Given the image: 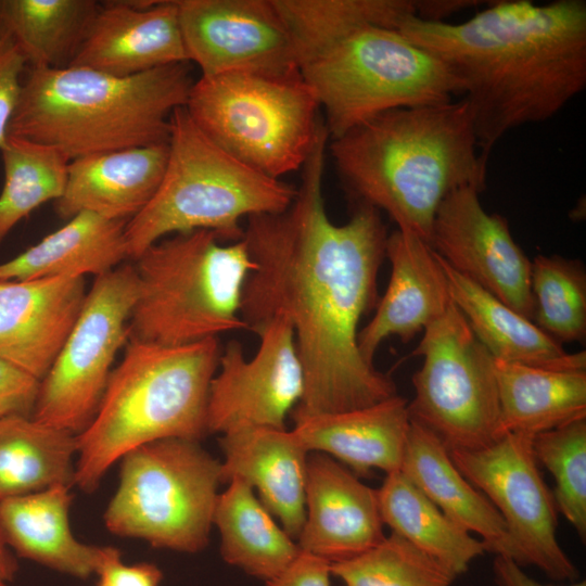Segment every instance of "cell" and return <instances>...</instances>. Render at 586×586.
Returning a JSON list of instances; mask_svg holds the SVG:
<instances>
[{"label":"cell","mask_w":586,"mask_h":586,"mask_svg":"<svg viewBox=\"0 0 586 586\" xmlns=\"http://www.w3.org/2000/svg\"><path fill=\"white\" fill-rule=\"evenodd\" d=\"M329 138L323 125L289 207L249 217L243 233L255 263L241 303L246 329L257 333L281 316L294 331L305 388L292 419L397 395L393 380L364 359L357 343L361 317L379 302L388 234L380 211L362 202L342 225L329 218L322 192Z\"/></svg>","instance_id":"1"},{"label":"cell","mask_w":586,"mask_h":586,"mask_svg":"<svg viewBox=\"0 0 586 586\" xmlns=\"http://www.w3.org/2000/svg\"><path fill=\"white\" fill-rule=\"evenodd\" d=\"M441 60L469 105L484 160L509 131L557 115L586 87V2L494 1L461 23L398 25Z\"/></svg>","instance_id":"2"},{"label":"cell","mask_w":586,"mask_h":586,"mask_svg":"<svg viewBox=\"0 0 586 586\" xmlns=\"http://www.w3.org/2000/svg\"><path fill=\"white\" fill-rule=\"evenodd\" d=\"M330 152L362 203L428 243L446 198L486 187L487 161L464 99L384 112L333 139Z\"/></svg>","instance_id":"3"},{"label":"cell","mask_w":586,"mask_h":586,"mask_svg":"<svg viewBox=\"0 0 586 586\" xmlns=\"http://www.w3.org/2000/svg\"><path fill=\"white\" fill-rule=\"evenodd\" d=\"M194 81L190 62L128 77L26 67L8 136L55 146L69 161L166 143Z\"/></svg>","instance_id":"4"},{"label":"cell","mask_w":586,"mask_h":586,"mask_svg":"<svg viewBox=\"0 0 586 586\" xmlns=\"http://www.w3.org/2000/svg\"><path fill=\"white\" fill-rule=\"evenodd\" d=\"M218 339L183 345L128 340L98 410L76 435L74 484L86 493L130 450L164 438L199 441L209 385L219 362Z\"/></svg>","instance_id":"5"},{"label":"cell","mask_w":586,"mask_h":586,"mask_svg":"<svg viewBox=\"0 0 586 586\" xmlns=\"http://www.w3.org/2000/svg\"><path fill=\"white\" fill-rule=\"evenodd\" d=\"M296 188L247 166L214 143L184 106L171 116L168 160L149 204L126 222L128 256L137 258L155 242L194 230L216 233L225 243L242 240V219L278 214Z\"/></svg>","instance_id":"6"},{"label":"cell","mask_w":586,"mask_h":586,"mask_svg":"<svg viewBox=\"0 0 586 586\" xmlns=\"http://www.w3.org/2000/svg\"><path fill=\"white\" fill-rule=\"evenodd\" d=\"M133 262L129 340L183 345L246 329L241 303L255 263L243 238L225 243L208 230L171 234Z\"/></svg>","instance_id":"7"},{"label":"cell","mask_w":586,"mask_h":586,"mask_svg":"<svg viewBox=\"0 0 586 586\" xmlns=\"http://www.w3.org/2000/svg\"><path fill=\"white\" fill-rule=\"evenodd\" d=\"M297 65L332 140L384 112L446 103L460 93L441 60L398 29L377 24L301 52Z\"/></svg>","instance_id":"8"},{"label":"cell","mask_w":586,"mask_h":586,"mask_svg":"<svg viewBox=\"0 0 586 586\" xmlns=\"http://www.w3.org/2000/svg\"><path fill=\"white\" fill-rule=\"evenodd\" d=\"M184 107L219 148L275 179L302 169L323 126L298 69L200 76Z\"/></svg>","instance_id":"9"},{"label":"cell","mask_w":586,"mask_h":586,"mask_svg":"<svg viewBox=\"0 0 586 586\" xmlns=\"http://www.w3.org/2000/svg\"><path fill=\"white\" fill-rule=\"evenodd\" d=\"M120 460L118 487L103 517L106 528L155 548L203 550L222 483L221 461L186 438L154 441Z\"/></svg>","instance_id":"10"},{"label":"cell","mask_w":586,"mask_h":586,"mask_svg":"<svg viewBox=\"0 0 586 586\" xmlns=\"http://www.w3.org/2000/svg\"><path fill=\"white\" fill-rule=\"evenodd\" d=\"M413 355L423 362L412 377L410 419L435 434L448 451L477 449L496 441L494 357L454 303L423 331Z\"/></svg>","instance_id":"11"},{"label":"cell","mask_w":586,"mask_h":586,"mask_svg":"<svg viewBox=\"0 0 586 586\" xmlns=\"http://www.w3.org/2000/svg\"><path fill=\"white\" fill-rule=\"evenodd\" d=\"M133 265L95 277L77 320L39 383L31 417L50 426L82 432L103 397L112 365L129 340L137 300Z\"/></svg>","instance_id":"12"},{"label":"cell","mask_w":586,"mask_h":586,"mask_svg":"<svg viewBox=\"0 0 586 586\" xmlns=\"http://www.w3.org/2000/svg\"><path fill=\"white\" fill-rule=\"evenodd\" d=\"M533 438L508 433L482 448L449 455L502 518L519 565L535 566L555 581L574 582L579 572L558 542V510L539 472Z\"/></svg>","instance_id":"13"},{"label":"cell","mask_w":586,"mask_h":586,"mask_svg":"<svg viewBox=\"0 0 586 586\" xmlns=\"http://www.w3.org/2000/svg\"><path fill=\"white\" fill-rule=\"evenodd\" d=\"M260 344L251 359L231 341L220 352L207 402L208 433L243 428L285 429L301 402L305 378L291 323L277 316L257 332Z\"/></svg>","instance_id":"14"},{"label":"cell","mask_w":586,"mask_h":586,"mask_svg":"<svg viewBox=\"0 0 586 586\" xmlns=\"http://www.w3.org/2000/svg\"><path fill=\"white\" fill-rule=\"evenodd\" d=\"M176 4L188 61L196 64L200 76L298 69L291 34L275 0H176Z\"/></svg>","instance_id":"15"},{"label":"cell","mask_w":586,"mask_h":586,"mask_svg":"<svg viewBox=\"0 0 586 586\" xmlns=\"http://www.w3.org/2000/svg\"><path fill=\"white\" fill-rule=\"evenodd\" d=\"M480 193L464 188L446 198L429 244L454 271L533 321L532 260L514 241L508 220L484 209Z\"/></svg>","instance_id":"16"},{"label":"cell","mask_w":586,"mask_h":586,"mask_svg":"<svg viewBox=\"0 0 586 586\" xmlns=\"http://www.w3.org/2000/svg\"><path fill=\"white\" fill-rule=\"evenodd\" d=\"M383 526L378 491L334 458L310 453L305 521L296 539L301 550L330 563L343 561L379 544Z\"/></svg>","instance_id":"17"},{"label":"cell","mask_w":586,"mask_h":586,"mask_svg":"<svg viewBox=\"0 0 586 586\" xmlns=\"http://www.w3.org/2000/svg\"><path fill=\"white\" fill-rule=\"evenodd\" d=\"M189 62L176 0L101 2L69 66L117 77Z\"/></svg>","instance_id":"18"},{"label":"cell","mask_w":586,"mask_h":586,"mask_svg":"<svg viewBox=\"0 0 586 586\" xmlns=\"http://www.w3.org/2000/svg\"><path fill=\"white\" fill-rule=\"evenodd\" d=\"M87 292L84 277L0 281V359L41 381Z\"/></svg>","instance_id":"19"},{"label":"cell","mask_w":586,"mask_h":586,"mask_svg":"<svg viewBox=\"0 0 586 586\" xmlns=\"http://www.w3.org/2000/svg\"><path fill=\"white\" fill-rule=\"evenodd\" d=\"M385 257L391 264L387 288L357 336L359 352L370 365L385 339L409 342L453 305L442 259L425 240L397 229L387 237Z\"/></svg>","instance_id":"20"},{"label":"cell","mask_w":586,"mask_h":586,"mask_svg":"<svg viewBox=\"0 0 586 586\" xmlns=\"http://www.w3.org/2000/svg\"><path fill=\"white\" fill-rule=\"evenodd\" d=\"M221 480L245 481L282 528L297 539L305 521L309 451L292 430L243 428L222 434Z\"/></svg>","instance_id":"21"},{"label":"cell","mask_w":586,"mask_h":586,"mask_svg":"<svg viewBox=\"0 0 586 586\" xmlns=\"http://www.w3.org/2000/svg\"><path fill=\"white\" fill-rule=\"evenodd\" d=\"M168 160V142L92 154L68 164L56 215L65 220L89 212L128 221L156 193Z\"/></svg>","instance_id":"22"},{"label":"cell","mask_w":586,"mask_h":586,"mask_svg":"<svg viewBox=\"0 0 586 586\" xmlns=\"http://www.w3.org/2000/svg\"><path fill=\"white\" fill-rule=\"evenodd\" d=\"M292 429L309 453L326 454L353 472L400 471L410 429L408 402L398 394L356 409L294 418Z\"/></svg>","instance_id":"23"},{"label":"cell","mask_w":586,"mask_h":586,"mask_svg":"<svg viewBox=\"0 0 586 586\" xmlns=\"http://www.w3.org/2000/svg\"><path fill=\"white\" fill-rule=\"evenodd\" d=\"M400 472L450 520L479 535L486 552L519 565L518 552L498 511L461 474L443 442L412 420Z\"/></svg>","instance_id":"24"},{"label":"cell","mask_w":586,"mask_h":586,"mask_svg":"<svg viewBox=\"0 0 586 586\" xmlns=\"http://www.w3.org/2000/svg\"><path fill=\"white\" fill-rule=\"evenodd\" d=\"M69 485L0 501L5 542L20 557L77 578L95 573L101 548L79 542L69 525Z\"/></svg>","instance_id":"25"},{"label":"cell","mask_w":586,"mask_h":586,"mask_svg":"<svg viewBox=\"0 0 586 586\" xmlns=\"http://www.w3.org/2000/svg\"><path fill=\"white\" fill-rule=\"evenodd\" d=\"M442 259V258H441ZM451 301L496 360L553 370H586V353H569L532 320L510 308L443 259Z\"/></svg>","instance_id":"26"},{"label":"cell","mask_w":586,"mask_h":586,"mask_svg":"<svg viewBox=\"0 0 586 586\" xmlns=\"http://www.w3.org/2000/svg\"><path fill=\"white\" fill-rule=\"evenodd\" d=\"M126 222L81 212L35 245L0 264V281L102 276L129 258Z\"/></svg>","instance_id":"27"},{"label":"cell","mask_w":586,"mask_h":586,"mask_svg":"<svg viewBox=\"0 0 586 586\" xmlns=\"http://www.w3.org/2000/svg\"><path fill=\"white\" fill-rule=\"evenodd\" d=\"M499 437L535 436L586 418V370H553L494 359Z\"/></svg>","instance_id":"28"},{"label":"cell","mask_w":586,"mask_h":586,"mask_svg":"<svg viewBox=\"0 0 586 586\" xmlns=\"http://www.w3.org/2000/svg\"><path fill=\"white\" fill-rule=\"evenodd\" d=\"M227 484L218 494L213 515L220 534V555L246 574L271 581L293 562L301 548L245 481L233 477Z\"/></svg>","instance_id":"29"},{"label":"cell","mask_w":586,"mask_h":586,"mask_svg":"<svg viewBox=\"0 0 586 586\" xmlns=\"http://www.w3.org/2000/svg\"><path fill=\"white\" fill-rule=\"evenodd\" d=\"M377 491L384 525L455 577L486 552L481 539L450 520L400 471L386 474Z\"/></svg>","instance_id":"30"},{"label":"cell","mask_w":586,"mask_h":586,"mask_svg":"<svg viewBox=\"0 0 586 586\" xmlns=\"http://www.w3.org/2000/svg\"><path fill=\"white\" fill-rule=\"evenodd\" d=\"M101 2L0 0V29L28 68H65L85 41Z\"/></svg>","instance_id":"31"},{"label":"cell","mask_w":586,"mask_h":586,"mask_svg":"<svg viewBox=\"0 0 586 586\" xmlns=\"http://www.w3.org/2000/svg\"><path fill=\"white\" fill-rule=\"evenodd\" d=\"M76 435L12 415L0 419V501L74 484Z\"/></svg>","instance_id":"32"},{"label":"cell","mask_w":586,"mask_h":586,"mask_svg":"<svg viewBox=\"0 0 586 586\" xmlns=\"http://www.w3.org/2000/svg\"><path fill=\"white\" fill-rule=\"evenodd\" d=\"M4 182L0 191V244L33 211L61 198L69 160L55 146L8 136L0 150Z\"/></svg>","instance_id":"33"},{"label":"cell","mask_w":586,"mask_h":586,"mask_svg":"<svg viewBox=\"0 0 586 586\" xmlns=\"http://www.w3.org/2000/svg\"><path fill=\"white\" fill-rule=\"evenodd\" d=\"M297 55L366 24L396 28L415 13L412 0H275Z\"/></svg>","instance_id":"34"},{"label":"cell","mask_w":586,"mask_h":586,"mask_svg":"<svg viewBox=\"0 0 586 586\" xmlns=\"http://www.w3.org/2000/svg\"><path fill=\"white\" fill-rule=\"evenodd\" d=\"M531 289L533 322L559 343L586 337V269L576 258L557 254L534 257Z\"/></svg>","instance_id":"35"},{"label":"cell","mask_w":586,"mask_h":586,"mask_svg":"<svg viewBox=\"0 0 586 586\" xmlns=\"http://www.w3.org/2000/svg\"><path fill=\"white\" fill-rule=\"evenodd\" d=\"M343 586H451L456 577L435 560L391 533L349 559L330 563Z\"/></svg>","instance_id":"36"},{"label":"cell","mask_w":586,"mask_h":586,"mask_svg":"<svg viewBox=\"0 0 586 586\" xmlns=\"http://www.w3.org/2000/svg\"><path fill=\"white\" fill-rule=\"evenodd\" d=\"M533 453L552 475L558 512L586 538V418L539 433Z\"/></svg>","instance_id":"37"},{"label":"cell","mask_w":586,"mask_h":586,"mask_svg":"<svg viewBox=\"0 0 586 586\" xmlns=\"http://www.w3.org/2000/svg\"><path fill=\"white\" fill-rule=\"evenodd\" d=\"M26 62L13 40L0 29V150L17 104Z\"/></svg>","instance_id":"38"},{"label":"cell","mask_w":586,"mask_h":586,"mask_svg":"<svg viewBox=\"0 0 586 586\" xmlns=\"http://www.w3.org/2000/svg\"><path fill=\"white\" fill-rule=\"evenodd\" d=\"M94 586H160L163 573L154 563L126 564L120 551L112 546L101 548Z\"/></svg>","instance_id":"39"},{"label":"cell","mask_w":586,"mask_h":586,"mask_svg":"<svg viewBox=\"0 0 586 586\" xmlns=\"http://www.w3.org/2000/svg\"><path fill=\"white\" fill-rule=\"evenodd\" d=\"M40 381L0 359V419L31 416Z\"/></svg>","instance_id":"40"},{"label":"cell","mask_w":586,"mask_h":586,"mask_svg":"<svg viewBox=\"0 0 586 586\" xmlns=\"http://www.w3.org/2000/svg\"><path fill=\"white\" fill-rule=\"evenodd\" d=\"M330 562L301 550L293 562L266 586H330Z\"/></svg>","instance_id":"41"},{"label":"cell","mask_w":586,"mask_h":586,"mask_svg":"<svg viewBox=\"0 0 586 586\" xmlns=\"http://www.w3.org/2000/svg\"><path fill=\"white\" fill-rule=\"evenodd\" d=\"M493 575L497 586H558L542 584L527 575L523 568L505 557L495 556L493 562ZM563 586H586L585 581H574Z\"/></svg>","instance_id":"42"},{"label":"cell","mask_w":586,"mask_h":586,"mask_svg":"<svg viewBox=\"0 0 586 586\" xmlns=\"http://www.w3.org/2000/svg\"><path fill=\"white\" fill-rule=\"evenodd\" d=\"M416 16L431 22H444V18L464 9L475 7L481 1L472 0H412Z\"/></svg>","instance_id":"43"},{"label":"cell","mask_w":586,"mask_h":586,"mask_svg":"<svg viewBox=\"0 0 586 586\" xmlns=\"http://www.w3.org/2000/svg\"><path fill=\"white\" fill-rule=\"evenodd\" d=\"M17 569V561L5 542L0 521V583L11 582Z\"/></svg>","instance_id":"44"},{"label":"cell","mask_w":586,"mask_h":586,"mask_svg":"<svg viewBox=\"0 0 586 586\" xmlns=\"http://www.w3.org/2000/svg\"><path fill=\"white\" fill-rule=\"evenodd\" d=\"M0 586H7V584L5 583H0Z\"/></svg>","instance_id":"45"}]
</instances>
